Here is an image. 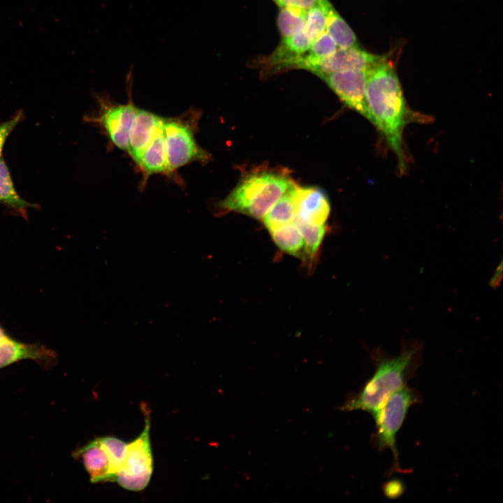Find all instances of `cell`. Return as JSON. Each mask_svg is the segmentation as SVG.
Returning a JSON list of instances; mask_svg holds the SVG:
<instances>
[{
    "instance_id": "obj_15",
    "label": "cell",
    "mask_w": 503,
    "mask_h": 503,
    "mask_svg": "<svg viewBox=\"0 0 503 503\" xmlns=\"http://www.w3.org/2000/svg\"><path fill=\"white\" fill-rule=\"evenodd\" d=\"M0 203L14 210L20 214L25 216L27 210L34 208L38 205L24 200L17 192L10 176L8 168L0 157Z\"/></svg>"
},
{
    "instance_id": "obj_2",
    "label": "cell",
    "mask_w": 503,
    "mask_h": 503,
    "mask_svg": "<svg viewBox=\"0 0 503 503\" xmlns=\"http://www.w3.org/2000/svg\"><path fill=\"white\" fill-rule=\"evenodd\" d=\"M423 348L421 341L403 340L398 356H391L379 347L369 349L374 372L340 409L361 410L374 416L390 395L407 386L416 374L422 363Z\"/></svg>"
},
{
    "instance_id": "obj_26",
    "label": "cell",
    "mask_w": 503,
    "mask_h": 503,
    "mask_svg": "<svg viewBox=\"0 0 503 503\" xmlns=\"http://www.w3.org/2000/svg\"><path fill=\"white\" fill-rule=\"evenodd\" d=\"M384 493L389 498H393L401 495L402 492V484L397 480L391 481L384 486Z\"/></svg>"
},
{
    "instance_id": "obj_21",
    "label": "cell",
    "mask_w": 503,
    "mask_h": 503,
    "mask_svg": "<svg viewBox=\"0 0 503 503\" xmlns=\"http://www.w3.org/2000/svg\"><path fill=\"white\" fill-rule=\"evenodd\" d=\"M307 11L299 8H282L277 15V24L282 37L293 36L303 31Z\"/></svg>"
},
{
    "instance_id": "obj_3",
    "label": "cell",
    "mask_w": 503,
    "mask_h": 503,
    "mask_svg": "<svg viewBox=\"0 0 503 503\" xmlns=\"http://www.w3.org/2000/svg\"><path fill=\"white\" fill-rule=\"evenodd\" d=\"M293 184L285 172L257 170L242 178L219 207L261 219Z\"/></svg>"
},
{
    "instance_id": "obj_6",
    "label": "cell",
    "mask_w": 503,
    "mask_h": 503,
    "mask_svg": "<svg viewBox=\"0 0 503 503\" xmlns=\"http://www.w3.org/2000/svg\"><path fill=\"white\" fill-rule=\"evenodd\" d=\"M145 416L142 432L127 443L115 482L122 488L134 492L144 490L149 484L153 472V455L150 438V409L141 404Z\"/></svg>"
},
{
    "instance_id": "obj_1",
    "label": "cell",
    "mask_w": 503,
    "mask_h": 503,
    "mask_svg": "<svg viewBox=\"0 0 503 503\" xmlns=\"http://www.w3.org/2000/svg\"><path fill=\"white\" fill-rule=\"evenodd\" d=\"M366 101L372 123L383 134L398 159L401 173L407 170L403 131L407 124L428 117L407 106L398 77L384 61L367 70Z\"/></svg>"
},
{
    "instance_id": "obj_19",
    "label": "cell",
    "mask_w": 503,
    "mask_h": 503,
    "mask_svg": "<svg viewBox=\"0 0 503 503\" xmlns=\"http://www.w3.org/2000/svg\"><path fill=\"white\" fill-rule=\"evenodd\" d=\"M326 29L339 48L346 49L357 46V38L354 32L333 6L330 10Z\"/></svg>"
},
{
    "instance_id": "obj_10",
    "label": "cell",
    "mask_w": 503,
    "mask_h": 503,
    "mask_svg": "<svg viewBox=\"0 0 503 503\" xmlns=\"http://www.w3.org/2000/svg\"><path fill=\"white\" fill-rule=\"evenodd\" d=\"M386 57L375 55L355 46L336 50L329 57L322 59L309 71L318 76L343 70H368L384 61Z\"/></svg>"
},
{
    "instance_id": "obj_9",
    "label": "cell",
    "mask_w": 503,
    "mask_h": 503,
    "mask_svg": "<svg viewBox=\"0 0 503 503\" xmlns=\"http://www.w3.org/2000/svg\"><path fill=\"white\" fill-rule=\"evenodd\" d=\"M350 108L371 122L366 101V70H343L320 77Z\"/></svg>"
},
{
    "instance_id": "obj_11",
    "label": "cell",
    "mask_w": 503,
    "mask_h": 503,
    "mask_svg": "<svg viewBox=\"0 0 503 503\" xmlns=\"http://www.w3.org/2000/svg\"><path fill=\"white\" fill-rule=\"evenodd\" d=\"M293 223L323 225L328 218L330 205L326 193L318 187L297 186Z\"/></svg>"
},
{
    "instance_id": "obj_24",
    "label": "cell",
    "mask_w": 503,
    "mask_h": 503,
    "mask_svg": "<svg viewBox=\"0 0 503 503\" xmlns=\"http://www.w3.org/2000/svg\"><path fill=\"white\" fill-rule=\"evenodd\" d=\"M24 119L22 110H18L8 120L0 124V157L6 139L12 133L15 126Z\"/></svg>"
},
{
    "instance_id": "obj_12",
    "label": "cell",
    "mask_w": 503,
    "mask_h": 503,
    "mask_svg": "<svg viewBox=\"0 0 503 503\" xmlns=\"http://www.w3.org/2000/svg\"><path fill=\"white\" fill-rule=\"evenodd\" d=\"M163 118L154 112L137 108L130 128L126 150L137 165L145 149L161 126Z\"/></svg>"
},
{
    "instance_id": "obj_22",
    "label": "cell",
    "mask_w": 503,
    "mask_h": 503,
    "mask_svg": "<svg viewBox=\"0 0 503 503\" xmlns=\"http://www.w3.org/2000/svg\"><path fill=\"white\" fill-rule=\"evenodd\" d=\"M299 228L304 240V253L312 261L323 240L326 228L323 225L300 224Z\"/></svg>"
},
{
    "instance_id": "obj_13",
    "label": "cell",
    "mask_w": 503,
    "mask_h": 503,
    "mask_svg": "<svg viewBox=\"0 0 503 503\" xmlns=\"http://www.w3.org/2000/svg\"><path fill=\"white\" fill-rule=\"evenodd\" d=\"M138 166L143 173L142 187H145L149 177L154 174L179 180L170 171L168 164L162 125L145 149Z\"/></svg>"
},
{
    "instance_id": "obj_28",
    "label": "cell",
    "mask_w": 503,
    "mask_h": 503,
    "mask_svg": "<svg viewBox=\"0 0 503 503\" xmlns=\"http://www.w3.org/2000/svg\"><path fill=\"white\" fill-rule=\"evenodd\" d=\"M7 337L5 335L2 329L0 328V342L6 339Z\"/></svg>"
},
{
    "instance_id": "obj_18",
    "label": "cell",
    "mask_w": 503,
    "mask_h": 503,
    "mask_svg": "<svg viewBox=\"0 0 503 503\" xmlns=\"http://www.w3.org/2000/svg\"><path fill=\"white\" fill-rule=\"evenodd\" d=\"M45 353L37 347L26 345L7 337L0 342V368L24 358H41Z\"/></svg>"
},
{
    "instance_id": "obj_4",
    "label": "cell",
    "mask_w": 503,
    "mask_h": 503,
    "mask_svg": "<svg viewBox=\"0 0 503 503\" xmlns=\"http://www.w3.org/2000/svg\"><path fill=\"white\" fill-rule=\"evenodd\" d=\"M421 400V395L416 389L405 386L390 395L372 416L375 426L370 442L379 451L388 449L391 452L392 463L389 474L408 472L400 467L396 437L409 407Z\"/></svg>"
},
{
    "instance_id": "obj_23",
    "label": "cell",
    "mask_w": 503,
    "mask_h": 503,
    "mask_svg": "<svg viewBox=\"0 0 503 503\" xmlns=\"http://www.w3.org/2000/svg\"><path fill=\"white\" fill-rule=\"evenodd\" d=\"M312 41L302 31L288 37H283L281 43L293 54L299 57L309 49Z\"/></svg>"
},
{
    "instance_id": "obj_20",
    "label": "cell",
    "mask_w": 503,
    "mask_h": 503,
    "mask_svg": "<svg viewBox=\"0 0 503 503\" xmlns=\"http://www.w3.org/2000/svg\"><path fill=\"white\" fill-rule=\"evenodd\" d=\"M333 6L328 0H318L307 11V19L303 32L313 41L325 31L327 20Z\"/></svg>"
},
{
    "instance_id": "obj_25",
    "label": "cell",
    "mask_w": 503,
    "mask_h": 503,
    "mask_svg": "<svg viewBox=\"0 0 503 503\" xmlns=\"http://www.w3.org/2000/svg\"><path fill=\"white\" fill-rule=\"evenodd\" d=\"M279 7H293L308 10L313 6L318 0H272Z\"/></svg>"
},
{
    "instance_id": "obj_7",
    "label": "cell",
    "mask_w": 503,
    "mask_h": 503,
    "mask_svg": "<svg viewBox=\"0 0 503 503\" xmlns=\"http://www.w3.org/2000/svg\"><path fill=\"white\" fill-rule=\"evenodd\" d=\"M132 78L131 68L126 78V103H115L106 95L96 94L99 111L96 115L85 117L87 122L99 125L112 144L123 151L127 150L129 131L138 108L131 98Z\"/></svg>"
},
{
    "instance_id": "obj_8",
    "label": "cell",
    "mask_w": 503,
    "mask_h": 503,
    "mask_svg": "<svg viewBox=\"0 0 503 503\" xmlns=\"http://www.w3.org/2000/svg\"><path fill=\"white\" fill-rule=\"evenodd\" d=\"M126 444L117 437L105 436L94 439L78 451L92 483L115 481Z\"/></svg>"
},
{
    "instance_id": "obj_17",
    "label": "cell",
    "mask_w": 503,
    "mask_h": 503,
    "mask_svg": "<svg viewBox=\"0 0 503 503\" xmlns=\"http://www.w3.org/2000/svg\"><path fill=\"white\" fill-rule=\"evenodd\" d=\"M336 50L337 45L334 41L324 31L312 41L307 53L300 57L296 68L310 71L314 66L331 55Z\"/></svg>"
},
{
    "instance_id": "obj_14",
    "label": "cell",
    "mask_w": 503,
    "mask_h": 503,
    "mask_svg": "<svg viewBox=\"0 0 503 503\" xmlns=\"http://www.w3.org/2000/svg\"><path fill=\"white\" fill-rule=\"evenodd\" d=\"M296 188V184L292 185L263 218V224L269 232L293 221Z\"/></svg>"
},
{
    "instance_id": "obj_5",
    "label": "cell",
    "mask_w": 503,
    "mask_h": 503,
    "mask_svg": "<svg viewBox=\"0 0 503 503\" xmlns=\"http://www.w3.org/2000/svg\"><path fill=\"white\" fill-rule=\"evenodd\" d=\"M200 117V112L191 109L180 117L163 118L162 131L167 161L175 175L176 170L192 162L207 163L211 158L196 140Z\"/></svg>"
},
{
    "instance_id": "obj_16",
    "label": "cell",
    "mask_w": 503,
    "mask_h": 503,
    "mask_svg": "<svg viewBox=\"0 0 503 503\" xmlns=\"http://www.w3.org/2000/svg\"><path fill=\"white\" fill-rule=\"evenodd\" d=\"M275 244L283 252L300 256L304 250V240L298 226L291 222L270 231Z\"/></svg>"
},
{
    "instance_id": "obj_27",
    "label": "cell",
    "mask_w": 503,
    "mask_h": 503,
    "mask_svg": "<svg viewBox=\"0 0 503 503\" xmlns=\"http://www.w3.org/2000/svg\"><path fill=\"white\" fill-rule=\"evenodd\" d=\"M502 278V262L501 261L500 265L497 267L495 272L491 277L489 284L491 287L497 288L501 282Z\"/></svg>"
}]
</instances>
